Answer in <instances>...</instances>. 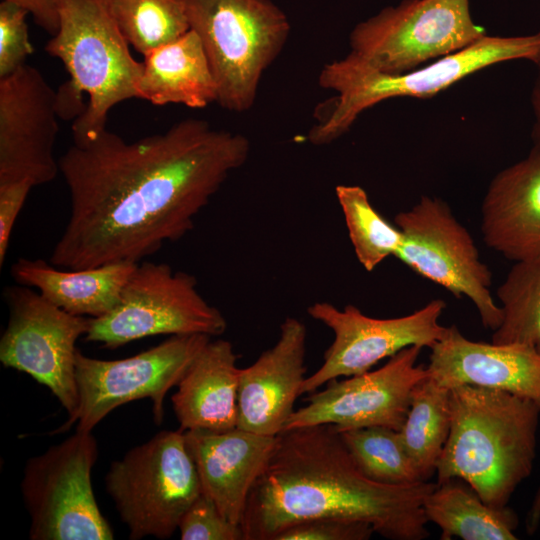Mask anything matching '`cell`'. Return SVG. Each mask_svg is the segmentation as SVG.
Instances as JSON below:
<instances>
[{"label":"cell","mask_w":540,"mask_h":540,"mask_svg":"<svg viewBox=\"0 0 540 540\" xmlns=\"http://www.w3.org/2000/svg\"><path fill=\"white\" fill-rule=\"evenodd\" d=\"M184 435L202 493L226 519L240 524L249 494L273 453L277 436L237 427L227 431L189 430Z\"/></svg>","instance_id":"19"},{"label":"cell","mask_w":540,"mask_h":540,"mask_svg":"<svg viewBox=\"0 0 540 540\" xmlns=\"http://www.w3.org/2000/svg\"><path fill=\"white\" fill-rule=\"evenodd\" d=\"M537 73L531 93V105L533 111L532 139L533 148L540 152V56L534 62Z\"/></svg>","instance_id":"35"},{"label":"cell","mask_w":540,"mask_h":540,"mask_svg":"<svg viewBox=\"0 0 540 540\" xmlns=\"http://www.w3.org/2000/svg\"><path fill=\"white\" fill-rule=\"evenodd\" d=\"M450 432L436 467L438 484L457 479L488 505L503 508L530 476L540 407L497 389H450Z\"/></svg>","instance_id":"3"},{"label":"cell","mask_w":540,"mask_h":540,"mask_svg":"<svg viewBox=\"0 0 540 540\" xmlns=\"http://www.w3.org/2000/svg\"><path fill=\"white\" fill-rule=\"evenodd\" d=\"M435 486L369 479L333 425L285 430L252 487L240 525L245 540H273L292 524L339 518L367 522L387 539L422 540L429 536L423 504Z\"/></svg>","instance_id":"2"},{"label":"cell","mask_w":540,"mask_h":540,"mask_svg":"<svg viewBox=\"0 0 540 540\" xmlns=\"http://www.w3.org/2000/svg\"><path fill=\"white\" fill-rule=\"evenodd\" d=\"M24 8L7 1L0 3V78L25 64L32 54Z\"/></svg>","instance_id":"31"},{"label":"cell","mask_w":540,"mask_h":540,"mask_svg":"<svg viewBox=\"0 0 540 540\" xmlns=\"http://www.w3.org/2000/svg\"><path fill=\"white\" fill-rule=\"evenodd\" d=\"M445 308L444 300L434 299L405 316L374 318L353 305L339 309L328 302L312 304L307 313L328 327L334 339L319 369L306 377L302 394H310L338 377L369 371L406 347L431 348L447 331L448 327L439 323Z\"/></svg>","instance_id":"14"},{"label":"cell","mask_w":540,"mask_h":540,"mask_svg":"<svg viewBox=\"0 0 540 540\" xmlns=\"http://www.w3.org/2000/svg\"><path fill=\"white\" fill-rule=\"evenodd\" d=\"M32 187L28 182L0 186V266L5 262L15 221Z\"/></svg>","instance_id":"33"},{"label":"cell","mask_w":540,"mask_h":540,"mask_svg":"<svg viewBox=\"0 0 540 540\" xmlns=\"http://www.w3.org/2000/svg\"><path fill=\"white\" fill-rule=\"evenodd\" d=\"M59 115L57 93L35 67L25 63L0 78V186L56 178Z\"/></svg>","instance_id":"16"},{"label":"cell","mask_w":540,"mask_h":540,"mask_svg":"<svg viewBox=\"0 0 540 540\" xmlns=\"http://www.w3.org/2000/svg\"><path fill=\"white\" fill-rule=\"evenodd\" d=\"M428 376L451 389L476 385L526 398L540 407V352L521 344L466 338L456 325L431 348Z\"/></svg>","instance_id":"18"},{"label":"cell","mask_w":540,"mask_h":540,"mask_svg":"<svg viewBox=\"0 0 540 540\" xmlns=\"http://www.w3.org/2000/svg\"><path fill=\"white\" fill-rule=\"evenodd\" d=\"M227 321L197 289L194 276L166 263L139 262L107 314L90 318L85 340L117 348L155 335L225 332Z\"/></svg>","instance_id":"10"},{"label":"cell","mask_w":540,"mask_h":540,"mask_svg":"<svg viewBox=\"0 0 540 540\" xmlns=\"http://www.w3.org/2000/svg\"><path fill=\"white\" fill-rule=\"evenodd\" d=\"M98 446L78 431L28 459L21 493L32 540H111L113 530L96 502L91 473Z\"/></svg>","instance_id":"8"},{"label":"cell","mask_w":540,"mask_h":540,"mask_svg":"<svg viewBox=\"0 0 540 540\" xmlns=\"http://www.w3.org/2000/svg\"><path fill=\"white\" fill-rule=\"evenodd\" d=\"M422 349L406 347L376 370L329 381L323 390L309 394L305 406L295 409L283 431L322 424L339 432L370 426L400 431L414 387L428 376L427 367L417 364Z\"/></svg>","instance_id":"15"},{"label":"cell","mask_w":540,"mask_h":540,"mask_svg":"<svg viewBox=\"0 0 540 540\" xmlns=\"http://www.w3.org/2000/svg\"><path fill=\"white\" fill-rule=\"evenodd\" d=\"M231 342L209 341L177 384L171 401L180 430L237 427L240 368Z\"/></svg>","instance_id":"21"},{"label":"cell","mask_w":540,"mask_h":540,"mask_svg":"<svg viewBox=\"0 0 540 540\" xmlns=\"http://www.w3.org/2000/svg\"><path fill=\"white\" fill-rule=\"evenodd\" d=\"M249 153L246 136L199 119L134 142L104 129L73 143L58 160L70 217L49 262L66 269L139 263L191 231Z\"/></svg>","instance_id":"1"},{"label":"cell","mask_w":540,"mask_h":540,"mask_svg":"<svg viewBox=\"0 0 540 540\" xmlns=\"http://www.w3.org/2000/svg\"><path fill=\"white\" fill-rule=\"evenodd\" d=\"M374 532L367 522L315 518L288 526L273 540H367Z\"/></svg>","instance_id":"32"},{"label":"cell","mask_w":540,"mask_h":540,"mask_svg":"<svg viewBox=\"0 0 540 540\" xmlns=\"http://www.w3.org/2000/svg\"><path fill=\"white\" fill-rule=\"evenodd\" d=\"M178 530L182 540H245L241 525L226 519L203 493L184 513Z\"/></svg>","instance_id":"30"},{"label":"cell","mask_w":540,"mask_h":540,"mask_svg":"<svg viewBox=\"0 0 540 540\" xmlns=\"http://www.w3.org/2000/svg\"><path fill=\"white\" fill-rule=\"evenodd\" d=\"M184 2L215 79L216 102L233 112L251 109L263 74L288 40V17L270 0Z\"/></svg>","instance_id":"6"},{"label":"cell","mask_w":540,"mask_h":540,"mask_svg":"<svg viewBox=\"0 0 540 540\" xmlns=\"http://www.w3.org/2000/svg\"><path fill=\"white\" fill-rule=\"evenodd\" d=\"M486 35L469 0H403L359 22L349 54L370 67L399 74L460 51Z\"/></svg>","instance_id":"9"},{"label":"cell","mask_w":540,"mask_h":540,"mask_svg":"<svg viewBox=\"0 0 540 540\" xmlns=\"http://www.w3.org/2000/svg\"><path fill=\"white\" fill-rule=\"evenodd\" d=\"M59 29L46 52L60 59L70 80L57 93L59 114L76 113L74 143L96 137L106 129L116 104L140 98L143 63L130 53L108 0H55Z\"/></svg>","instance_id":"4"},{"label":"cell","mask_w":540,"mask_h":540,"mask_svg":"<svg viewBox=\"0 0 540 540\" xmlns=\"http://www.w3.org/2000/svg\"><path fill=\"white\" fill-rule=\"evenodd\" d=\"M539 56L540 31L523 36L486 34L460 51L399 74L380 72L348 53L320 71L319 85L336 96L309 130L308 141L314 145L335 141L360 114L387 99L429 98L494 64L520 59L534 63Z\"/></svg>","instance_id":"5"},{"label":"cell","mask_w":540,"mask_h":540,"mask_svg":"<svg viewBox=\"0 0 540 540\" xmlns=\"http://www.w3.org/2000/svg\"><path fill=\"white\" fill-rule=\"evenodd\" d=\"M502 310L492 341L540 352V257L515 262L496 294Z\"/></svg>","instance_id":"26"},{"label":"cell","mask_w":540,"mask_h":540,"mask_svg":"<svg viewBox=\"0 0 540 540\" xmlns=\"http://www.w3.org/2000/svg\"><path fill=\"white\" fill-rule=\"evenodd\" d=\"M136 265L118 262L85 269H57L42 259L22 257L11 266L10 273L17 284L36 288L58 308L97 318L118 304Z\"/></svg>","instance_id":"22"},{"label":"cell","mask_w":540,"mask_h":540,"mask_svg":"<svg viewBox=\"0 0 540 540\" xmlns=\"http://www.w3.org/2000/svg\"><path fill=\"white\" fill-rule=\"evenodd\" d=\"M335 193L355 255L363 268L373 271L386 258L395 256L402 243V233L373 207L367 192L358 185H338Z\"/></svg>","instance_id":"28"},{"label":"cell","mask_w":540,"mask_h":540,"mask_svg":"<svg viewBox=\"0 0 540 540\" xmlns=\"http://www.w3.org/2000/svg\"><path fill=\"white\" fill-rule=\"evenodd\" d=\"M3 296L9 319L0 339L1 363L48 387L71 418L78 407L76 342L90 318L58 308L28 286H8Z\"/></svg>","instance_id":"13"},{"label":"cell","mask_w":540,"mask_h":540,"mask_svg":"<svg viewBox=\"0 0 540 540\" xmlns=\"http://www.w3.org/2000/svg\"><path fill=\"white\" fill-rule=\"evenodd\" d=\"M339 433L355 464L369 479L392 486L423 481L399 431L385 426H370Z\"/></svg>","instance_id":"27"},{"label":"cell","mask_w":540,"mask_h":540,"mask_svg":"<svg viewBox=\"0 0 540 540\" xmlns=\"http://www.w3.org/2000/svg\"><path fill=\"white\" fill-rule=\"evenodd\" d=\"M485 244L514 262L540 257V152L532 148L491 180L481 207Z\"/></svg>","instance_id":"20"},{"label":"cell","mask_w":540,"mask_h":540,"mask_svg":"<svg viewBox=\"0 0 540 540\" xmlns=\"http://www.w3.org/2000/svg\"><path fill=\"white\" fill-rule=\"evenodd\" d=\"M138 91L154 105L205 108L217 101V87L198 35L191 29L146 55Z\"/></svg>","instance_id":"23"},{"label":"cell","mask_w":540,"mask_h":540,"mask_svg":"<svg viewBox=\"0 0 540 540\" xmlns=\"http://www.w3.org/2000/svg\"><path fill=\"white\" fill-rule=\"evenodd\" d=\"M306 334L302 321L287 317L277 342L240 368L237 428L269 436L284 430L307 377Z\"/></svg>","instance_id":"17"},{"label":"cell","mask_w":540,"mask_h":540,"mask_svg":"<svg viewBox=\"0 0 540 540\" xmlns=\"http://www.w3.org/2000/svg\"><path fill=\"white\" fill-rule=\"evenodd\" d=\"M204 334L172 335L157 346L118 360L91 358L77 350L75 378L78 392L76 413L56 430L91 432L112 410L131 401L149 398L154 421L164 416L167 392L209 343Z\"/></svg>","instance_id":"11"},{"label":"cell","mask_w":540,"mask_h":540,"mask_svg":"<svg viewBox=\"0 0 540 540\" xmlns=\"http://www.w3.org/2000/svg\"><path fill=\"white\" fill-rule=\"evenodd\" d=\"M105 487L133 540L170 538L202 493L181 430L161 431L112 462Z\"/></svg>","instance_id":"7"},{"label":"cell","mask_w":540,"mask_h":540,"mask_svg":"<svg viewBox=\"0 0 540 540\" xmlns=\"http://www.w3.org/2000/svg\"><path fill=\"white\" fill-rule=\"evenodd\" d=\"M24 8L34 21L46 32L55 35L59 29V18L55 0H2Z\"/></svg>","instance_id":"34"},{"label":"cell","mask_w":540,"mask_h":540,"mask_svg":"<svg viewBox=\"0 0 540 540\" xmlns=\"http://www.w3.org/2000/svg\"><path fill=\"white\" fill-rule=\"evenodd\" d=\"M450 426V389L427 376L414 387L406 420L399 431L423 481H430L436 474Z\"/></svg>","instance_id":"25"},{"label":"cell","mask_w":540,"mask_h":540,"mask_svg":"<svg viewBox=\"0 0 540 540\" xmlns=\"http://www.w3.org/2000/svg\"><path fill=\"white\" fill-rule=\"evenodd\" d=\"M394 222L402 233L394 257L455 297H467L483 326L496 330L502 310L491 293V271L449 205L441 198L422 196L409 210L397 213Z\"/></svg>","instance_id":"12"},{"label":"cell","mask_w":540,"mask_h":540,"mask_svg":"<svg viewBox=\"0 0 540 540\" xmlns=\"http://www.w3.org/2000/svg\"><path fill=\"white\" fill-rule=\"evenodd\" d=\"M423 506L428 522L441 529V540L517 539L516 513L508 506L496 508L486 504L468 484L457 479L436 483Z\"/></svg>","instance_id":"24"},{"label":"cell","mask_w":540,"mask_h":540,"mask_svg":"<svg viewBox=\"0 0 540 540\" xmlns=\"http://www.w3.org/2000/svg\"><path fill=\"white\" fill-rule=\"evenodd\" d=\"M108 5L128 43L143 55L190 29L184 0H108Z\"/></svg>","instance_id":"29"}]
</instances>
